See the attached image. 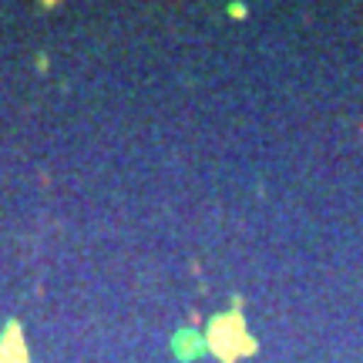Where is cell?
<instances>
[{
    "label": "cell",
    "mask_w": 363,
    "mask_h": 363,
    "mask_svg": "<svg viewBox=\"0 0 363 363\" xmlns=\"http://www.w3.org/2000/svg\"><path fill=\"white\" fill-rule=\"evenodd\" d=\"M206 350H212L222 363H235L239 357H249L256 350V340L249 337L242 313H222L212 316V323L206 330Z\"/></svg>",
    "instance_id": "cell-1"
},
{
    "label": "cell",
    "mask_w": 363,
    "mask_h": 363,
    "mask_svg": "<svg viewBox=\"0 0 363 363\" xmlns=\"http://www.w3.org/2000/svg\"><path fill=\"white\" fill-rule=\"evenodd\" d=\"M0 363H30L24 326L17 323V320L4 323V333H0Z\"/></svg>",
    "instance_id": "cell-2"
},
{
    "label": "cell",
    "mask_w": 363,
    "mask_h": 363,
    "mask_svg": "<svg viewBox=\"0 0 363 363\" xmlns=\"http://www.w3.org/2000/svg\"><path fill=\"white\" fill-rule=\"evenodd\" d=\"M172 343H175V353L189 363H192L195 357H202V350H206V340H199V333H192V330H179Z\"/></svg>",
    "instance_id": "cell-3"
}]
</instances>
